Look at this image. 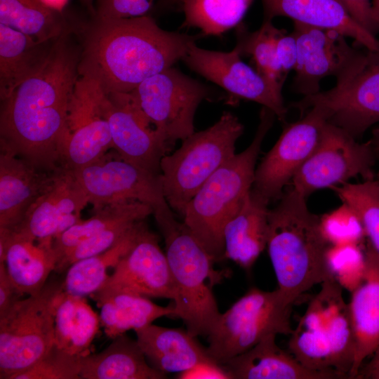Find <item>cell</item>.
<instances>
[{
  "mask_svg": "<svg viewBox=\"0 0 379 379\" xmlns=\"http://www.w3.org/2000/svg\"><path fill=\"white\" fill-rule=\"evenodd\" d=\"M58 38L43 67L1 101L0 149L46 171L61 167L79 55Z\"/></svg>",
  "mask_w": 379,
  "mask_h": 379,
  "instance_id": "cell-1",
  "label": "cell"
},
{
  "mask_svg": "<svg viewBox=\"0 0 379 379\" xmlns=\"http://www.w3.org/2000/svg\"><path fill=\"white\" fill-rule=\"evenodd\" d=\"M201 36L163 29L147 15L95 18L85 29L79 75L96 81L105 93H128L182 60Z\"/></svg>",
  "mask_w": 379,
  "mask_h": 379,
  "instance_id": "cell-2",
  "label": "cell"
},
{
  "mask_svg": "<svg viewBox=\"0 0 379 379\" xmlns=\"http://www.w3.org/2000/svg\"><path fill=\"white\" fill-rule=\"evenodd\" d=\"M267 248L277 288L293 303L313 286L332 278L326 262L330 245L306 198L293 188L269 209Z\"/></svg>",
  "mask_w": 379,
  "mask_h": 379,
  "instance_id": "cell-3",
  "label": "cell"
},
{
  "mask_svg": "<svg viewBox=\"0 0 379 379\" xmlns=\"http://www.w3.org/2000/svg\"><path fill=\"white\" fill-rule=\"evenodd\" d=\"M249 146L222 165L203 184L185 211L183 222L215 261L224 259V230L252 189L256 161L274 113L265 107Z\"/></svg>",
  "mask_w": 379,
  "mask_h": 379,
  "instance_id": "cell-4",
  "label": "cell"
},
{
  "mask_svg": "<svg viewBox=\"0 0 379 379\" xmlns=\"http://www.w3.org/2000/svg\"><path fill=\"white\" fill-rule=\"evenodd\" d=\"M153 215L164 239L174 285L175 316L192 335L207 337L220 315L213 287L222 274L215 270L214 259L183 221L176 219L168 204L154 208Z\"/></svg>",
  "mask_w": 379,
  "mask_h": 379,
  "instance_id": "cell-5",
  "label": "cell"
},
{
  "mask_svg": "<svg viewBox=\"0 0 379 379\" xmlns=\"http://www.w3.org/2000/svg\"><path fill=\"white\" fill-rule=\"evenodd\" d=\"M343 290L333 278L322 282L293 328L288 345L305 367L350 378L354 345Z\"/></svg>",
  "mask_w": 379,
  "mask_h": 379,
  "instance_id": "cell-6",
  "label": "cell"
},
{
  "mask_svg": "<svg viewBox=\"0 0 379 379\" xmlns=\"http://www.w3.org/2000/svg\"><path fill=\"white\" fill-rule=\"evenodd\" d=\"M244 125L230 112L212 126L182 140L180 147L160 164L164 198L182 217L187 204L208 178L235 153Z\"/></svg>",
  "mask_w": 379,
  "mask_h": 379,
  "instance_id": "cell-7",
  "label": "cell"
},
{
  "mask_svg": "<svg viewBox=\"0 0 379 379\" xmlns=\"http://www.w3.org/2000/svg\"><path fill=\"white\" fill-rule=\"evenodd\" d=\"M293 304L278 288H250L220 313L207 336L209 357L222 365L270 335H290Z\"/></svg>",
  "mask_w": 379,
  "mask_h": 379,
  "instance_id": "cell-8",
  "label": "cell"
},
{
  "mask_svg": "<svg viewBox=\"0 0 379 379\" xmlns=\"http://www.w3.org/2000/svg\"><path fill=\"white\" fill-rule=\"evenodd\" d=\"M291 106L301 115L311 107L322 112L328 123L355 139L379 122V50L358 51L336 77L328 91L307 96Z\"/></svg>",
  "mask_w": 379,
  "mask_h": 379,
  "instance_id": "cell-9",
  "label": "cell"
},
{
  "mask_svg": "<svg viewBox=\"0 0 379 379\" xmlns=\"http://www.w3.org/2000/svg\"><path fill=\"white\" fill-rule=\"evenodd\" d=\"M62 292V282L52 281L0 315L1 379H13L54 345L55 314Z\"/></svg>",
  "mask_w": 379,
  "mask_h": 379,
  "instance_id": "cell-10",
  "label": "cell"
},
{
  "mask_svg": "<svg viewBox=\"0 0 379 379\" xmlns=\"http://www.w3.org/2000/svg\"><path fill=\"white\" fill-rule=\"evenodd\" d=\"M133 100L158 133L173 147L194 131L200 103L215 95L210 86L173 66L141 82L130 93Z\"/></svg>",
  "mask_w": 379,
  "mask_h": 379,
  "instance_id": "cell-11",
  "label": "cell"
},
{
  "mask_svg": "<svg viewBox=\"0 0 379 379\" xmlns=\"http://www.w3.org/2000/svg\"><path fill=\"white\" fill-rule=\"evenodd\" d=\"M376 154L371 140L359 142L327 122L316 149L291 180L292 188L307 198L317 190L344 185L354 177L373 179Z\"/></svg>",
  "mask_w": 379,
  "mask_h": 379,
  "instance_id": "cell-12",
  "label": "cell"
},
{
  "mask_svg": "<svg viewBox=\"0 0 379 379\" xmlns=\"http://www.w3.org/2000/svg\"><path fill=\"white\" fill-rule=\"evenodd\" d=\"M128 293L173 301L175 292L168 260L159 244V238L145 220L134 241L112 273L91 297L100 305L111 297Z\"/></svg>",
  "mask_w": 379,
  "mask_h": 379,
  "instance_id": "cell-13",
  "label": "cell"
},
{
  "mask_svg": "<svg viewBox=\"0 0 379 379\" xmlns=\"http://www.w3.org/2000/svg\"><path fill=\"white\" fill-rule=\"evenodd\" d=\"M88 197L93 212L114 203L135 200L153 208L168 204L161 174L142 169L115 153H106L95 162L72 171Z\"/></svg>",
  "mask_w": 379,
  "mask_h": 379,
  "instance_id": "cell-14",
  "label": "cell"
},
{
  "mask_svg": "<svg viewBox=\"0 0 379 379\" xmlns=\"http://www.w3.org/2000/svg\"><path fill=\"white\" fill-rule=\"evenodd\" d=\"M327 121L317 107L285 126L279 139L255 168L252 190L269 203L283 190L316 149Z\"/></svg>",
  "mask_w": 379,
  "mask_h": 379,
  "instance_id": "cell-15",
  "label": "cell"
},
{
  "mask_svg": "<svg viewBox=\"0 0 379 379\" xmlns=\"http://www.w3.org/2000/svg\"><path fill=\"white\" fill-rule=\"evenodd\" d=\"M100 106L109 125L112 149L126 161L160 175L161 159L173 147L158 133L130 93L104 92Z\"/></svg>",
  "mask_w": 379,
  "mask_h": 379,
  "instance_id": "cell-16",
  "label": "cell"
},
{
  "mask_svg": "<svg viewBox=\"0 0 379 379\" xmlns=\"http://www.w3.org/2000/svg\"><path fill=\"white\" fill-rule=\"evenodd\" d=\"M239 50L227 52L202 48L194 42L182 58L193 72L215 84L233 99L253 101L272 110L284 121L286 108L277 93L255 69L241 60Z\"/></svg>",
  "mask_w": 379,
  "mask_h": 379,
  "instance_id": "cell-17",
  "label": "cell"
},
{
  "mask_svg": "<svg viewBox=\"0 0 379 379\" xmlns=\"http://www.w3.org/2000/svg\"><path fill=\"white\" fill-rule=\"evenodd\" d=\"M103 93L95 81L84 77L77 79L69 105L62 168H84L112 149L109 125L100 111Z\"/></svg>",
  "mask_w": 379,
  "mask_h": 379,
  "instance_id": "cell-18",
  "label": "cell"
},
{
  "mask_svg": "<svg viewBox=\"0 0 379 379\" xmlns=\"http://www.w3.org/2000/svg\"><path fill=\"white\" fill-rule=\"evenodd\" d=\"M88 204V197L74 172L60 167L13 232L36 241L53 240L82 220L81 212Z\"/></svg>",
  "mask_w": 379,
  "mask_h": 379,
  "instance_id": "cell-19",
  "label": "cell"
},
{
  "mask_svg": "<svg viewBox=\"0 0 379 379\" xmlns=\"http://www.w3.org/2000/svg\"><path fill=\"white\" fill-rule=\"evenodd\" d=\"M298 48L294 86L304 96L319 93L324 77H335L346 67L358 50L350 46L341 33L293 22Z\"/></svg>",
  "mask_w": 379,
  "mask_h": 379,
  "instance_id": "cell-20",
  "label": "cell"
},
{
  "mask_svg": "<svg viewBox=\"0 0 379 379\" xmlns=\"http://www.w3.org/2000/svg\"><path fill=\"white\" fill-rule=\"evenodd\" d=\"M366 270L361 284L351 292L348 302L354 353L350 378H358L364 361L379 346V255L368 241Z\"/></svg>",
  "mask_w": 379,
  "mask_h": 379,
  "instance_id": "cell-21",
  "label": "cell"
},
{
  "mask_svg": "<svg viewBox=\"0 0 379 379\" xmlns=\"http://www.w3.org/2000/svg\"><path fill=\"white\" fill-rule=\"evenodd\" d=\"M0 150V229L13 231L59 168L44 171L10 152Z\"/></svg>",
  "mask_w": 379,
  "mask_h": 379,
  "instance_id": "cell-22",
  "label": "cell"
},
{
  "mask_svg": "<svg viewBox=\"0 0 379 379\" xmlns=\"http://www.w3.org/2000/svg\"><path fill=\"white\" fill-rule=\"evenodd\" d=\"M0 262L25 295L39 293L55 270L58 258L53 240L36 241L6 229H0Z\"/></svg>",
  "mask_w": 379,
  "mask_h": 379,
  "instance_id": "cell-23",
  "label": "cell"
},
{
  "mask_svg": "<svg viewBox=\"0 0 379 379\" xmlns=\"http://www.w3.org/2000/svg\"><path fill=\"white\" fill-rule=\"evenodd\" d=\"M264 20L279 16L306 25L335 30L368 50H379V40L349 14L340 0H261Z\"/></svg>",
  "mask_w": 379,
  "mask_h": 379,
  "instance_id": "cell-24",
  "label": "cell"
},
{
  "mask_svg": "<svg viewBox=\"0 0 379 379\" xmlns=\"http://www.w3.org/2000/svg\"><path fill=\"white\" fill-rule=\"evenodd\" d=\"M270 335L247 351L221 366L230 379H337V374L303 366L290 352L278 346Z\"/></svg>",
  "mask_w": 379,
  "mask_h": 379,
  "instance_id": "cell-25",
  "label": "cell"
},
{
  "mask_svg": "<svg viewBox=\"0 0 379 379\" xmlns=\"http://www.w3.org/2000/svg\"><path fill=\"white\" fill-rule=\"evenodd\" d=\"M135 332L149 364L164 373H180L200 362L213 360L206 347L187 329L151 324Z\"/></svg>",
  "mask_w": 379,
  "mask_h": 379,
  "instance_id": "cell-26",
  "label": "cell"
},
{
  "mask_svg": "<svg viewBox=\"0 0 379 379\" xmlns=\"http://www.w3.org/2000/svg\"><path fill=\"white\" fill-rule=\"evenodd\" d=\"M269 202L250 191L243 206L224 230L225 255L250 270L267 247Z\"/></svg>",
  "mask_w": 379,
  "mask_h": 379,
  "instance_id": "cell-27",
  "label": "cell"
},
{
  "mask_svg": "<svg viewBox=\"0 0 379 379\" xmlns=\"http://www.w3.org/2000/svg\"><path fill=\"white\" fill-rule=\"evenodd\" d=\"M81 379H164L166 373L153 368L136 340L126 333L112 339L98 353L81 357Z\"/></svg>",
  "mask_w": 379,
  "mask_h": 379,
  "instance_id": "cell-28",
  "label": "cell"
},
{
  "mask_svg": "<svg viewBox=\"0 0 379 379\" xmlns=\"http://www.w3.org/2000/svg\"><path fill=\"white\" fill-rule=\"evenodd\" d=\"M55 41V40H54ZM38 42L0 23V98L3 101L47 60L55 44Z\"/></svg>",
  "mask_w": 379,
  "mask_h": 379,
  "instance_id": "cell-29",
  "label": "cell"
},
{
  "mask_svg": "<svg viewBox=\"0 0 379 379\" xmlns=\"http://www.w3.org/2000/svg\"><path fill=\"white\" fill-rule=\"evenodd\" d=\"M100 316L84 297L63 290L55 314V342L61 350L77 356L86 354L98 332Z\"/></svg>",
  "mask_w": 379,
  "mask_h": 379,
  "instance_id": "cell-30",
  "label": "cell"
},
{
  "mask_svg": "<svg viewBox=\"0 0 379 379\" xmlns=\"http://www.w3.org/2000/svg\"><path fill=\"white\" fill-rule=\"evenodd\" d=\"M151 214V206L135 200L109 204L94 211L91 218L81 220L53 239L57 264L68 251L81 242L113 226L145 220Z\"/></svg>",
  "mask_w": 379,
  "mask_h": 379,
  "instance_id": "cell-31",
  "label": "cell"
},
{
  "mask_svg": "<svg viewBox=\"0 0 379 379\" xmlns=\"http://www.w3.org/2000/svg\"><path fill=\"white\" fill-rule=\"evenodd\" d=\"M100 307V325L111 339L129 330L135 331L148 326L160 317L175 315L173 305L163 307L148 298L128 293L115 295Z\"/></svg>",
  "mask_w": 379,
  "mask_h": 379,
  "instance_id": "cell-32",
  "label": "cell"
},
{
  "mask_svg": "<svg viewBox=\"0 0 379 379\" xmlns=\"http://www.w3.org/2000/svg\"><path fill=\"white\" fill-rule=\"evenodd\" d=\"M142 221L137 222L124 237L107 250L72 264L62 281L64 291L85 298L99 290L109 277L108 270L113 269L132 246Z\"/></svg>",
  "mask_w": 379,
  "mask_h": 379,
  "instance_id": "cell-33",
  "label": "cell"
},
{
  "mask_svg": "<svg viewBox=\"0 0 379 379\" xmlns=\"http://www.w3.org/2000/svg\"><path fill=\"white\" fill-rule=\"evenodd\" d=\"M0 23L38 42L54 41L65 34L61 13L49 8L41 0H0Z\"/></svg>",
  "mask_w": 379,
  "mask_h": 379,
  "instance_id": "cell-34",
  "label": "cell"
},
{
  "mask_svg": "<svg viewBox=\"0 0 379 379\" xmlns=\"http://www.w3.org/2000/svg\"><path fill=\"white\" fill-rule=\"evenodd\" d=\"M253 0H179L182 27L199 29L202 36H221L241 24Z\"/></svg>",
  "mask_w": 379,
  "mask_h": 379,
  "instance_id": "cell-35",
  "label": "cell"
},
{
  "mask_svg": "<svg viewBox=\"0 0 379 379\" xmlns=\"http://www.w3.org/2000/svg\"><path fill=\"white\" fill-rule=\"evenodd\" d=\"M280 29L276 27L272 20H263L261 27L254 32H249L240 24L237 27V44L241 56L248 55L255 65V69L279 93L281 94L286 80L279 65L276 39Z\"/></svg>",
  "mask_w": 379,
  "mask_h": 379,
  "instance_id": "cell-36",
  "label": "cell"
},
{
  "mask_svg": "<svg viewBox=\"0 0 379 379\" xmlns=\"http://www.w3.org/2000/svg\"><path fill=\"white\" fill-rule=\"evenodd\" d=\"M331 189L343 203L357 213L364 225L368 241L379 255V180L373 178L360 183H345Z\"/></svg>",
  "mask_w": 379,
  "mask_h": 379,
  "instance_id": "cell-37",
  "label": "cell"
},
{
  "mask_svg": "<svg viewBox=\"0 0 379 379\" xmlns=\"http://www.w3.org/2000/svg\"><path fill=\"white\" fill-rule=\"evenodd\" d=\"M326 262L333 279L344 289L352 292L363 281L366 270L365 246L349 244L329 245Z\"/></svg>",
  "mask_w": 379,
  "mask_h": 379,
  "instance_id": "cell-38",
  "label": "cell"
},
{
  "mask_svg": "<svg viewBox=\"0 0 379 379\" xmlns=\"http://www.w3.org/2000/svg\"><path fill=\"white\" fill-rule=\"evenodd\" d=\"M320 227L324 237L330 245L363 244L366 238L360 218L345 203L321 217Z\"/></svg>",
  "mask_w": 379,
  "mask_h": 379,
  "instance_id": "cell-39",
  "label": "cell"
},
{
  "mask_svg": "<svg viewBox=\"0 0 379 379\" xmlns=\"http://www.w3.org/2000/svg\"><path fill=\"white\" fill-rule=\"evenodd\" d=\"M81 357L54 344L34 365L13 379H81Z\"/></svg>",
  "mask_w": 379,
  "mask_h": 379,
  "instance_id": "cell-40",
  "label": "cell"
},
{
  "mask_svg": "<svg viewBox=\"0 0 379 379\" xmlns=\"http://www.w3.org/2000/svg\"><path fill=\"white\" fill-rule=\"evenodd\" d=\"M136 222H126L113 226L81 242L62 256L55 270L58 272H64L74 262L107 250L124 237Z\"/></svg>",
  "mask_w": 379,
  "mask_h": 379,
  "instance_id": "cell-41",
  "label": "cell"
},
{
  "mask_svg": "<svg viewBox=\"0 0 379 379\" xmlns=\"http://www.w3.org/2000/svg\"><path fill=\"white\" fill-rule=\"evenodd\" d=\"M154 0H98L95 18L117 19L145 15Z\"/></svg>",
  "mask_w": 379,
  "mask_h": 379,
  "instance_id": "cell-42",
  "label": "cell"
},
{
  "mask_svg": "<svg viewBox=\"0 0 379 379\" xmlns=\"http://www.w3.org/2000/svg\"><path fill=\"white\" fill-rule=\"evenodd\" d=\"M276 51L282 73L285 78L291 70H294L297 63L298 48L292 33L279 29L276 39Z\"/></svg>",
  "mask_w": 379,
  "mask_h": 379,
  "instance_id": "cell-43",
  "label": "cell"
},
{
  "mask_svg": "<svg viewBox=\"0 0 379 379\" xmlns=\"http://www.w3.org/2000/svg\"><path fill=\"white\" fill-rule=\"evenodd\" d=\"M349 14L361 27L376 36L379 27L376 22L371 0H340Z\"/></svg>",
  "mask_w": 379,
  "mask_h": 379,
  "instance_id": "cell-44",
  "label": "cell"
},
{
  "mask_svg": "<svg viewBox=\"0 0 379 379\" xmlns=\"http://www.w3.org/2000/svg\"><path fill=\"white\" fill-rule=\"evenodd\" d=\"M25 295L10 277L4 262H0V315Z\"/></svg>",
  "mask_w": 379,
  "mask_h": 379,
  "instance_id": "cell-45",
  "label": "cell"
},
{
  "mask_svg": "<svg viewBox=\"0 0 379 379\" xmlns=\"http://www.w3.org/2000/svg\"><path fill=\"white\" fill-rule=\"evenodd\" d=\"M178 376L180 379H230L223 366L213 360L200 362Z\"/></svg>",
  "mask_w": 379,
  "mask_h": 379,
  "instance_id": "cell-46",
  "label": "cell"
},
{
  "mask_svg": "<svg viewBox=\"0 0 379 379\" xmlns=\"http://www.w3.org/2000/svg\"><path fill=\"white\" fill-rule=\"evenodd\" d=\"M359 376H361V378L379 379V346L371 357L370 361L365 367H362L360 370L358 378Z\"/></svg>",
  "mask_w": 379,
  "mask_h": 379,
  "instance_id": "cell-47",
  "label": "cell"
},
{
  "mask_svg": "<svg viewBox=\"0 0 379 379\" xmlns=\"http://www.w3.org/2000/svg\"><path fill=\"white\" fill-rule=\"evenodd\" d=\"M49 8L61 13L68 0H41Z\"/></svg>",
  "mask_w": 379,
  "mask_h": 379,
  "instance_id": "cell-48",
  "label": "cell"
},
{
  "mask_svg": "<svg viewBox=\"0 0 379 379\" xmlns=\"http://www.w3.org/2000/svg\"><path fill=\"white\" fill-rule=\"evenodd\" d=\"M377 154L379 156V128H375L373 131V137L371 140Z\"/></svg>",
  "mask_w": 379,
  "mask_h": 379,
  "instance_id": "cell-49",
  "label": "cell"
},
{
  "mask_svg": "<svg viewBox=\"0 0 379 379\" xmlns=\"http://www.w3.org/2000/svg\"><path fill=\"white\" fill-rule=\"evenodd\" d=\"M374 15L379 27V0H371Z\"/></svg>",
  "mask_w": 379,
  "mask_h": 379,
  "instance_id": "cell-50",
  "label": "cell"
},
{
  "mask_svg": "<svg viewBox=\"0 0 379 379\" xmlns=\"http://www.w3.org/2000/svg\"><path fill=\"white\" fill-rule=\"evenodd\" d=\"M93 15H95V9L93 6V0H81Z\"/></svg>",
  "mask_w": 379,
  "mask_h": 379,
  "instance_id": "cell-51",
  "label": "cell"
},
{
  "mask_svg": "<svg viewBox=\"0 0 379 379\" xmlns=\"http://www.w3.org/2000/svg\"><path fill=\"white\" fill-rule=\"evenodd\" d=\"M171 3H178L179 0H168Z\"/></svg>",
  "mask_w": 379,
  "mask_h": 379,
  "instance_id": "cell-52",
  "label": "cell"
}]
</instances>
